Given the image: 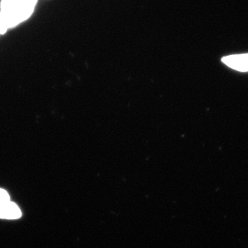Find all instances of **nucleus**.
<instances>
[{
  "instance_id": "3",
  "label": "nucleus",
  "mask_w": 248,
  "mask_h": 248,
  "mask_svg": "<svg viewBox=\"0 0 248 248\" xmlns=\"http://www.w3.org/2000/svg\"><path fill=\"white\" fill-rule=\"evenodd\" d=\"M22 217L20 209L11 201L0 204V218L4 219H17Z\"/></svg>"
},
{
  "instance_id": "2",
  "label": "nucleus",
  "mask_w": 248,
  "mask_h": 248,
  "mask_svg": "<svg viewBox=\"0 0 248 248\" xmlns=\"http://www.w3.org/2000/svg\"><path fill=\"white\" fill-rule=\"evenodd\" d=\"M222 62L236 71L248 72V53L224 57L222 58Z\"/></svg>"
},
{
  "instance_id": "1",
  "label": "nucleus",
  "mask_w": 248,
  "mask_h": 248,
  "mask_svg": "<svg viewBox=\"0 0 248 248\" xmlns=\"http://www.w3.org/2000/svg\"><path fill=\"white\" fill-rule=\"evenodd\" d=\"M37 3L38 0H1L0 13L9 29H14L30 19Z\"/></svg>"
},
{
  "instance_id": "4",
  "label": "nucleus",
  "mask_w": 248,
  "mask_h": 248,
  "mask_svg": "<svg viewBox=\"0 0 248 248\" xmlns=\"http://www.w3.org/2000/svg\"><path fill=\"white\" fill-rule=\"evenodd\" d=\"M9 30V26L5 20L4 17L0 13V36L4 35Z\"/></svg>"
},
{
  "instance_id": "5",
  "label": "nucleus",
  "mask_w": 248,
  "mask_h": 248,
  "mask_svg": "<svg viewBox=\"0 0 248 248\" xmlns=\"http://www.w3.org/2000/svg\"><path fill=\"white\" fill-rule=\"evenodd\" d=\"M10 202V197L8 192L4 189L0 188V204Z\"/></svg>"
}]
</instances>
